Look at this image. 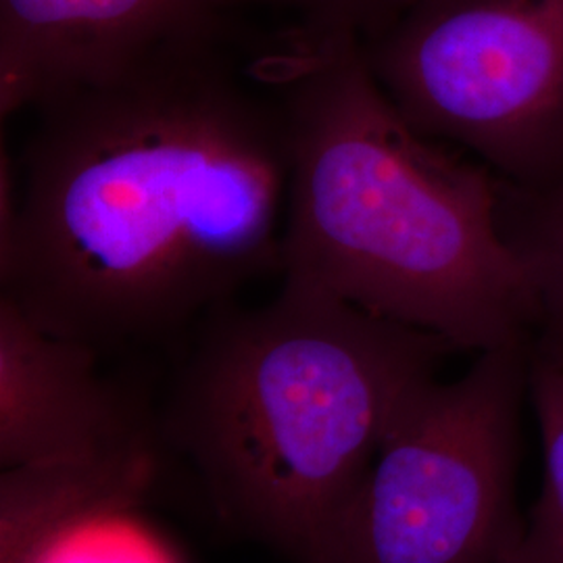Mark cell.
Returning <instances> with one entry per match:
<instances>
[{
    "label": "cell",
    "mask_w": 563,
    "mask_h": 563,
    "mask_svg": "<svg viewBox=\"0 0 563 563\" xmlns=\"http://www.w3.org/2000/svg\"><path fill=\"white\" fill-rule=\"evenodd\" d=\"M36 563H176L134 514L109 516L60 537Z\"/></svg>",
    "instance_id": "11"
},
{
    "label": "cell",
    "mask_w": 563,
    "mask_h": 563,
    "mask_svg": "<svg viewBox=\"0 0 563 563\" xmlns=\"http://www.w3.org/2000/svg\"><path fill=\"white\" fill-rule=\"evenodd\" d=\"M528 393L543 437L544 481L522 543L539 562L563 563V365L532 357Z\"/></svg>",
    "instance_id": "10"
},
{
    "label": "cell",
    "mask_w": 563,
    "mask_h": 563,
    "mask_svg": "<svg viewBox=\"0 0 563 563\" xmlns=\"http://www.w3.org/2000/svg\"><path fill=\"white\" fill-rule=\"evenodd\" d=\"M363 53L428 139L518 188L563 174V0H420Z\"/></svg>",
    "instance_id": "5"
},
{
    "label": "cell",
    "mask_w": 563,
    "mask_h": 563,
    "mask_svg": "<svg viewBox=\"0 0 563 563\" xmlns=\"http://www.w3.org/2000/svg\"><path fill=\"white\" fill-rule=\"evenodd\" d=\"M497 563H543L539 562L522 543V534L509 544Z\"/></svg>",
    "instance_id": "13"
},
{
    "label": "cell",
    "mask_w": 563,
    "mask_h": 563,
    "mask_svg": "<svg viewBox=\"0 0 563 563\" xmlns=\"http://www.w3.org/2000/svg\"><path fill=\"white\" fill-rule=\"evenodd\" d=\"M99 353L55 336L0 295V463L90 457L163 439L141 397L99 369Z\"/></svg>",
    "instance_id": "7"
},
{
    "label": "cell",
    "mask_w": 563,
    "mask_h": 563,
    "mask_svg": "<svg viewBox=\"0 0 563 563\" xmlns=\"http://www.w3.org/2000/svg\"><path fill=\"white\" fill-rule=\"evenodd\" d=\"M262 74L286 128L284 280L457 351L532 344L539 309L501 230V180L402 118L362 38L292 30Z\"/></svg>",
    "instance_id": "2"
},
{
    "label": "cell",
    "mask_w": 563,
    "mask_h": 563,
    "mask_svg": "<svg viewBox=\"0 0 563 563\" xmlns=\"http://www.w3.org/2000/svg\"><path fill=\"white\" fill-rule=\"evenodd\" d=\"M499 222L537 299L532 357L563 365V174L534 188L501 180Z\"/></svg>",
    "instance_id": "9"
},
{
    "label": "cell",
    "mask_w": 563,
    "mask_h": 563,
    "mask_svg": "<svg viewBox=\"0 0 563 563\" xmlns=\"http://www.w3.org/2000/svg\"><path fill=\"white\" fill-rule=\"evenodd\" d=\"M162 441L4 470L0 563H36L51 544L84 523L136 514L159 481Z\"/></svg>",
    "instance_id": "8"
},
{
    "label": "cell",
    "mask_w": 563,
    "mask_h": 563,
    "mask_svg": "<svg viewBox=\"0 0 563 563\" xmlns=\"http://www.w3.org/2000/svg\"><path fill=\"white\" fill-rule=\"evenodd\" d=\"M225 41L167 48L36 109L4 297L99 355L169 341L282 272L288 148Z\"/></svg>",
    "instance_id": "1"
},
{
    "label": "cell",
    "mask_w": 563,
    "mask_h": 563,
    "mask_svg": "<svg viewBox=\"0 0 563 563\" xmlns=\"http://www.w3.org/2000/svg\"><path fill=\"white\" fill-rule=\"evenodd\" d=\"M451 342L301 282L260 309L211 311L163 416L216 516L295 563L334 532L407 401Z\"/></svg>",
    "instance_id": "3"
},
{
    "label": "cell",
    "mask_w": 563,
    "mask_h": 563,
    "mask_svg": "<svg viewBox=\"0 0 563 563\" xmlns=\"http://www.w3.org/2000/svg\"><path fill=\"white\" fill-rule=\"evenodd\" d=\"M223 11L234 7H267L290 11L302 30L320 34H355L374 38L420 0H218Z\"/></svg>",
    "instance_id": "12"
},
{
    "label": "cell",
    "mask_w": 563,
    "mask_h": 563,
    "mask_svg": "<svg viewBox=\"0 0 563 563\" xmlns=\"http://www.w3.org/2000/svg\"><path fill=\"white\" fill-rule=\"evenodd\" d=\"M218 0H0V115L115 80L167 48L225 41Z\"/></svg>",
    "instance_id": "6"
},
{
    "label": "cell",
    "mask_w": 563,
    "mask_h": 563,
    "mask_svg": "<svg viewBox=\"0 0 563 563\" xmlns=\"http://www.w3.org/2000/svg\"><path fill=\"white\" fill-rule=\"evenodd\" d=\"M532 344L422 386L386 432L325 563H497L522 534L514 483Z\"/></svg>",
    "instance_id": "4"
}]
</instances>
